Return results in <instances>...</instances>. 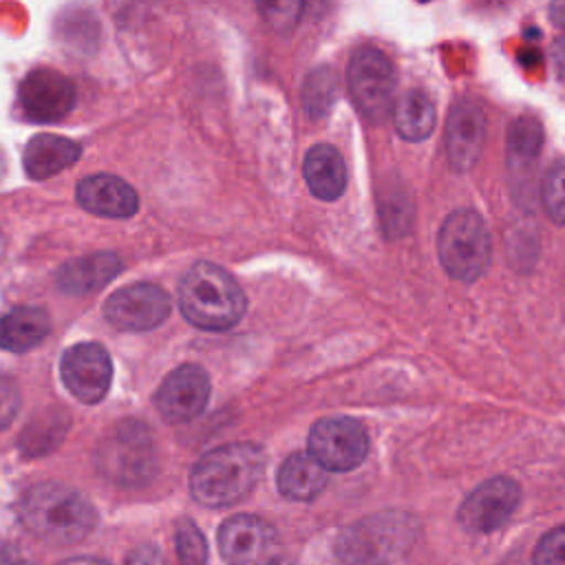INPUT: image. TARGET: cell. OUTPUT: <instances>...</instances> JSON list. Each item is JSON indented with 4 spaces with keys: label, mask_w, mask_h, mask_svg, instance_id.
<instances>
[{
    "label": "cell",
    "mask_w": 565,
    "mask_h": 565,
    "mask_svg": "<svg viewBox=\"0 0 565 565\" xmlns=\"http://www.w3.org/2000/svg\"><path fill=\"white\" fill-rule=\"evenodd\" d=\"M51 331V320L40 307H15L0 318V349L24 353Z\"/></svg>",
    "instance_id": "d6986e66"
},
{
    "label": "cell",
    "mask_w": 565,
    "mask_h": 565,
    "mask_svg": "<svg viewBox=\"0 0 565 565\" xmlns=\"http://www.w3.org/2000/svg\"><path fill=\"white\" fill-rule=\"evenodd\" d=\"M82 148L60 135H35L24 148V170L33 179H49L73 166Z\"/></svg>",
    "instance_id": "ac0fdd59"
},
{
    "label": "cell",
    "mask_w": 565,
    "mask_h": 565,
    "mask_svg": "<svg viewBox=\"0 0 565 565\" xmlns=\"http://www.w3.org/2000/svg\"><path fill=\"white\" fill-rule=\"evenodd\" d=\"M179 305L190 324L223 331L243 318L247 300L230 271L214 263H196L179 287Z\"/></svg>",
    "instance_id": "3957f363"
},
{
    "label": "cell",
    "mask_w": 565,
    "mask_h": 565,
    "mask_svg": "<svg viewBox=\"0 0 565 565\" xmlns=\"http://www.w3.org/2000/svg\"><path fill=\"white\" fill-rule=\"evenodd\" d=\"M274 527L254 514L230 516L218 527V550L230 565H256L274 545Z\"/></svg>",
    "instance_id": "9a60e30c"
},
{
    "label": "cell",
    "mask_w": 565,
    "mask_h": 565,
    "mask_svg": "<svg viewBox=\"0 0 565 565\" xmlns=\"http://www.w3.org/2000/svg\"><path fill=\"white\" fill-rule=\"evenodd\" d=\"M541 201L545 214L554 223H565V159L554 161L541 183Z\"/></svg>",
    "instance_id": "d4e9b609"
},
{
    "label": "cell",
    "mask_w": 565,
    "mask_h": 565,
    "mask_svg": "<svg viewBox=\"0 0 565 565\" xmlns=\"http://www.w3.org/2000/svg\"><path fill=\"white\" fill-rule=\"evenodd\" d=\"M521 488L510 477H492L479 483L459 505L457 521L470 532L499 530L519 508Z\"/></svg>",
    "instance_id": "9c48e42d"
},
{
    "label": "cell",
    "mask_w": 565,
    "mask_h": 565,
    "mask_svg": "<svg viewBox=\"0 0 565 565\" xmlns=\"http://www.w3.org/2000/svg\"><path fill=\"white\" fill-rule=\"evenodd\" d=\"M7 565H29V563H24V561H18V558H9V561H7Z\"/></svg>",
    "instance_id": "836d02e7"
},
{
    "label": "cell",
    "mask_w": 565,
    "mask_h": 565,
    "mask_svg": "<svg viewBox=\"0 0 565 565\" xmlns=\"http://www.w3.org/2000/svg\"><path fill=\"white\" fill-rule=\"evenodd\" d=\"M483 132H486V117L479 102L472 97H461L455 102V106L448 113L446 119V154L457 172L470 170L483 146Z\"/></svg>",
    "instance_id": "5bb4252c"
},
{
    "label": "cell",
    "mask_w": 565,
    "mask_h": 565,
    "mask_svg": "<svg viewBox=\"0 0 565 565\" xmlns=\"http://www.w3.org/2000/svg\"><path fill=\"white\" fill-rule=\"evenodd\" d=\"M532 565H565V525L543 534L534 547Z\"/></svg>",
    "instance_id": "4316f807"
},
{
    "label": "cell",
    "mask_w": 565,
    "mask_h": 565,
    "mask_svg": "<svg viewBox=\"0 0 565 565\" xmlns=\"http://www.w3.org/2000/svg\"><path fill=\"white\" fill-rule=\"evenodd\" d=\"M126 565H166V561H163V556H161V552H159L157 547H152V545H141V547H137V550L128 556Z\"/></svg>",
    "instance_id": "f1b7e54d"
},
{
    "label": "cell",
    "mask_w": 565,
    "mask_h": 565,
    "mask_svg": "<svg viewBox=\"0 0 565 565\" xmlns=\"http://www.w3.org/2000/svg\"><path fill=\"white\" fill-rule=\"evenodd\" d=\"M60 375L73 397L84 404H95L108 393L113 380L110 355L95 342L73 344L62 355Z\"/></svg>",
    "instance_id": "30bf717a"
},
{
    "label": "cell",
    "mask_w": 565,
    "mask_h": 565,
    "mask_svg": "<svg viewBox=\"0 0 565 565\" xmlns=\"http://www.w3.org/2000/svg\"><path fill=\"white\" fill-rule=\"evenodd\" d=\"M309 455L324 468L347 472L369 455V435L358 419L324 417L309 433Z\"/></svg>",
    "instance_id": "52a82bcc"
},
{
    "label": "cell",
    "mask_w": 565,
    "mask_h": 565,
    "mask_svg": "<svg viewBox=\"0 0 565 565\" xmlns=\"http://www.w3.org/2000/svg\"><path fill=\"white\" fill-rule=\"evenodd\" d=\"M347 82L358 110L366 119L382 121L388 115L393 106L395 71L382 51L373 46H360L351 55Z\"/></svg>",
    "instance_id": "8992f818"
},
{
    "label": "cell",
    "mask_w": 565,
    "mask_h": 565,
    "mask_svg": "<svg viewBox=\"0 0 565 565\" xmlns=\"http://www.w3.org/2000/svg\"><path fill=\"white\" fill-rule=\"evenodd\" d=\"M265 470V452L249 441H234L205 452L190 475L192 497L207 508H225L245 499Z\"/></svg>",
    "instance_id": "6da1fadb"
},
{
    "label": "cell",
    "mask_w": 565,
    "mask_h": 565,
    "mask_svg": "<svg viewBox=\"0 0 565 565\" xmlns=\"http://www.w3.org/2000/svg\"><path fill=\"white\" fill-rule=\"evenodd\" d=\"M57 565H108L106 561L97 558V556H71Z\"/></svg>",
    "instance_id": "4dcf8cb0"
},
{
    "label": "cell",
    "mask_w": 565,
    "mask_h": 565,
    "mask_svg": "<svg viewBox=\"0 0 565 565\" xmlns=\"http://www.w3.org/2000/svg\"><path fill=\"white\" fill-rule=\"evenodd\" d=\"M18 97L29 119L53 124L64 119L75 106V86L53 68H35L22 79Z\"/></svg>",
    "instance_id": "7c38bea8"
},
{
    "label": "cell",
    "mask_w": 565,
    "mask_h": 565,
    "mask_svg": "<svg viewBox=\"0 0 565 565\" xmlns=\"http://www.w3.org/2000/svg\"><path fill=\"white\" fill-rule=\"evenodd\" d=\"M327 486V470L309 455H289L278 470V490L294 501H311Z\"/></svg>",
    "instance_id": "44dd1931"
},
{
    "label": "cell",
    "mask_w": 565,
    "mask_h": 565,
    "mask_svg": "<svg viewBox=\"0 0 565 565\" xmlns=\"http://www.w3.org/2000/svg\"><path fill=\"white\" fill-rule=\"evenodd\" d=\"M152 441L139 422H124L99 450L102 470L117 483L135 486L152 472Z\"/></svg>",
    "instance_id": "ba28073f"
},
{
    "label": "cell",
    "mask_w": 565,
    "mask_h": 565,
    "mask_svg": "<svg viewBox=\"0 0 565 565\" xmlns=\"http://www.w3.org/2000/svg\"><path fill=\"white\" fill-rule=\"evenodd\" d=\"M550 15L556 26L565 29V2H552L550 4Z\"/></svg>",
    "instance_id": "1f68e13d"
},
{
    "label": "cell",
    "mask_w": 565,
    "mask_h": 565,
    "mask_svg": "<svg viewBox=\"0 0 565 565\" xmlns=\"http://www.w3.org/2000/svg\"><path fill=\"white\" fill-rule=\"evenodd\" d=\"M108 322L121 331H148L170 313L168 294L150 282H135L117 289L104 307Z\"/></svg>",
    "instance_id": "8fae6325"
},
{
    "label": "cell",
    "mask_w": 565,
    "mask_h": 565,
    "mask_svg": "<svg viewBox=\"0 0 565 565\" xmlns=\"http://www.w3.org/2000/svg\"><path fill=\"white\" fill-rule=\"evenodd\" d=\"M419 521L402 510H384L349 525L335 543L344 565H391L417 541Z\"/></svg>",
    "instance_id": "277c9868"
},
{
    "label": "cell",
    "mask_w": 565,
    "mask_h": 565,
    "mask_svg": "<svg viewBox=\"0 0 565 565\" xmlns=\"http://www.w3.org/2000/svg\"><path fill=\"white\" fill-rule=\"evenodd\" d=\"M269 565H296V563H291V561H285V558H276V561H271Z\"/></svg>",
    "instance_id": "d6a6232c"
},
{
    "label": "cell",
    "mask_w": 565,
    "mask_h": 565,
    "mask_svg": "<svg viewBox=\"0 0 565 565\" xmlns=\"http://www.w3.org/2000/svg\"><path fill=\"white\" fill-rule=\"evenodd\" d=\"M302 174L313 196L322 201H335L347 188L344 159L329 143H318L307 152Z\"/></svg>",
    "instance_id": "e0dca14e"
},
{
    "label": "cell",
    "mask_w": 565,
    "mask_h": 565,
    "mask_svg": "<svg viewBox=\"0 0 565 565\" xmlns=\"http://www.w3.org/2000/svg\"><path fill=\"white\" fill-rule=\"evenodd\" d=\"M177 554L181 565H207L205 539L190 519L177 523Z\"/></svg>",
    "instance_id": "484cf974"
},
{
    "label": "cell",
    "mask_w": 565,
    "mask_h": 565,
    "mask_svg": "<svg viewBox=\"0 0 565 565\" xmlns=\"http://www.w3.org/2000/svg\"><path fill=\"white\" fill-rule=\"evenodd\" d=\"M437 254L446 274L461 282L477 280L490 265L492 241L483 216L475 210L450 212L437 234Z\"/></svg>",
    "instance_id": "5b68a950"
},
{
    "label": "cell",
    "mask_w": 565,
    "mask_h": 565,
    "mask_svg": "<svg viewBox=\"0 0 565 565\" xmlns=\"http://www.w3.org/2000/svg\"><path fill=\"white\" fill-rule=\"evenodd\" d=\"M543 148V126L532 115L516 117L508 128V168L514 179H532Z\"/></svg>",
    "instance_id": "ffe728a7"
},
{
    "label": "cell",
    "mask_w": 565,
    "mask_h": 565,
    "mask_svg": "<svg viewBox=\"0 0 565 565\" xmlns=\"http://www.w3.org/2000/svg\"><path fill=\"white\" fill-rule=\"evenodd\" d=\"M18 411H20L18 384L9 375L0 373V430L13 422Z\"/></svg>",
    "instance_id": "83f0119b"
},
{
    "label": "cell",
    "mask_w": 565,
    "mask_h": 565,
    "mask_svg": "<svg viewBox=\"0 0 565 565\" xmlns=\"http://www.w3.org/2000/svg\"><path fill=\"white\" fill-rule=\"evenodd\" d=\"M210 397L207 373L196 364L174 369L157 393V408L170 424H183L203 413Z\"/></svg>",
    "instance_id": "4fadbf2b"
},
{
    "label": "cell",
    "mask_w": 565,
    "mask_h": 565,
    "mask_svg": "<svg viewBox=\"0 0 565 565\" xmlns=\"http://www.w3.org/2000/svg\"><path fill=\"white\" fill-rule=\"evenodd\" d=\"M77 203L99 216L126 218L137 212V192L119 177L90 174L77 183Z\"/></svg>",
    "instance_id": "2e32d148"
},
{
    "label": "cell",
    "mask_w": 565,
    "mask_h": 565,
    "mask_svg": "<svg viewBox=\"0 0 565 565\" xmlns=\"http://www.w3.org/2000/svg\"><path fill=\"white\" fill-rule=\"evenodd\" d=\"M24 527L53 545H73L86 539L97 514L93 503L71 486L44 481L26 490L20 503Z\"/></svg>",
    "instance_id": "7a4b0ae2"
},
{
    "label": "cell",
    "mask_w": 565,
    "mask_h": 565,
    "mask_svg": "<svg viewBox=\"0 0 565 565\" xmlns=\"http://www.w3.org/2000/svg\"><path fill=\"white\" fill-rule=\"evenodd\" d=\"M119 271L115 254H93L86 258L71 260L57 271V285L66 294H88L106 285Z\"/></svg>",
    "instance_id": "603a6c76"
},
{
    "label": "cell",
    "mask_w": 565,
    "mask_h": 565,
    "mask_svg": "<svg viewBox=\"0 0 565 565\" xmlns=\"http://www.w3.org/2000/svg\"><path fill=\"white\" fill-rule=\"evenodd\" d=\"M335 95H338V79L329 68H316L313 73L307 75L305 88H302V102H305V110L311 117L327 115Z\"/></svg>",
    "instance_id": "cb8c5ba5"
},
{
    "label": "cell",
    "mask_w": 565,
    "mask_h": 565,
    "mask_svg": "<svg viewBox=\"0 0 565 565\" xmlns=\"http://www.w3.org/2000/svg\"><path fill=\"white\" fill-rule=\"evenodd\" d=\"M393 121L406 141L426 139L437 124V110L430 95L422 88H411L393 104Z\"/></svg>",
    "instance_id": "7402d4cb"
},
{
    "label": "cell",
    "mask_w": 565,
    "mask_h": 565,
    "mask_svg": "<svg viewBox=\"0 0 565 565\" xmlns=\"http://www.w3.org/2000/svg\"><path fill=\"white\" fill-rule=\"evenodd\" d=\"M552 60H554L556 71L565 77V38H561V40L554 42V46H552Z\"/></svg>",
    "instance_id": "f546056e"
}]
</instances>
